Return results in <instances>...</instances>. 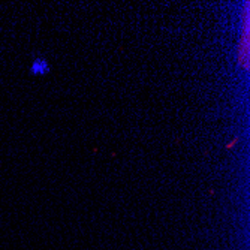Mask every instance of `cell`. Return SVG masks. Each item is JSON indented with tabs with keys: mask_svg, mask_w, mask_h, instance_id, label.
<instances>
[{
	"mask_svg": "<svg viewBox=\"0 0 250 250\" xmlns=\"http://www.w3.org/2000/svg\"><path fill=\"white\" fill-rule=\"evenodd\" d=\"M50 69H51L50 62L47 59H43V57H36L30 63V74L35 75V77H43V75H47L50 72Z\"/></svg>",
	"mask_w": 250,
	"mask_h": 250,
	"instance_id": "1",
	"label": "cell"
}]
</instances>
